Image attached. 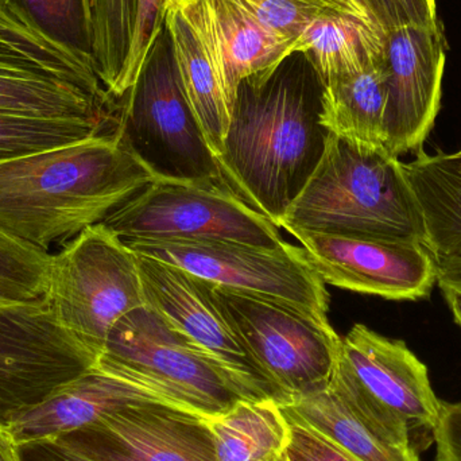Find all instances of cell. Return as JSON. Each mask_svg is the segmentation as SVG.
Segmentation results:
<instances>
[{
  "label": "cell",
  "mask_w": 461,
  "mask_h": 461,
  "mask_svg": "<svg viewBox=\"0 0 461 461\" xmlns=\"http://www.w3.org/2000/svg\"><path fill=\"white\" fill-rule=\"evenodd\" d=\"M118 127L0 161V229L49 252L154 183Z\"/></svg>",
  "instance_id": "cell-1"
},
{
  "label": "cell",
  "mask_w": 461,
  "mask_h": 461,
  "mask_svg": "<svg viewBox=\"0 0 461 461\" xmlns=\"http://www.w3.org/2000/svg\"><path fill=\"white\" fill-rule=\"evenodd\" d=\"M321 89L279 70L267 83L239 86L216 164L221 183L276 226L324 156Z\"/></svg>",
  "instance_id": "cell-2"
},
{
  "label": "cell",
  "mask_w": 461,
  "mask_h": 461,
  "mask_svg": "<svg viewBox=\"0 0 461 461\" xmlns=\"http://www.w3.org/2000/svg\"><path fill=\"white\" fill-rule=\"evenodd\" d=\"M279 229L411 241L425 226L405 167L384 148L330 134L324 156Z\"/></svg>",
  "instance_id": "cell-3"
},
{
  "label": "cell",
  "mask_w": 461,
  "mask_h": 461,
  "mask_svg": "<svg viewBox=\"0 0 461 461\" xmlns=\"http://www.w3.org/2000/svg\"><path fill=\"white\" fill-rule=\"evenodd\" d=\"M121 110L92 56L51 40L14 0H0V111L118 121Z\"/></svg>",
  "instance_id": "cell-4"
},
{
  "label": "cell",
  "mask_w": 461,
  "mask_h": 461,
  "mask_svg": "<svg viewBox=\"0 0 461 461\" xmlns=\"http://www.w3.org/2000/svg\"><path fill=\"white\" fill-rule=\"evenodd\" d=\"M46 298L59 321L97 357L122 317L146 305L140 255L104 223L50 254Z\"/></svg>",
  "instance_id": "cell-5"
},
{
  "label": "cell",
  "mask_w": 461,
  "mask_h": 461,
  "mask_svg": "<svg viewBox=\"0 0 461 461\" xmlns=\"http://www.w3.org/2000/svg\"><path fill=\"white\" fill-rule=\"evenodd\" d=\"M113 373L204 419L244 400L229 375L148 305L122 317L97 357Z\"/></svg>",
  "instance_id": "cell-6"
},
{
  "label": "cell",
  "mask_w": 461,
  "mask_h": 461,
  "mask_svg": "<svg viewBox=\"0 0 461 461\" xmlns=\"http://www.w3.org/2000/svg\"><path fill=\"white\" fill-rule=\"evenodd\" d=\"M119 134L156 181L221 183L210 143L186 100L164 32L122 100Z\"/></svg>",
  "instance_id": "cell-7"
},
{
  "label": "cell",
  "mask_w": 461,
  "mask_h": 461,
  "mask_svg": "<svg viewBox=\"0 0 461 461\" xmlns=\"http://www.w3.org/2000/svg\"><path fill=\"white\" fill-rule=\"evenodd\" d=\"M330 386L368 416L419 449L435 441L443 402L433 392L427 366L402 340L363 324L341 338Z\"/></svg>",
  "instance_id": "cell-8"
},
{
  "label": "cell",
  "mask_w": 461,
  "mask_h": 461,
  "mask_svg": "<svg viewBox=\"0 0 461 461\" xmlns=\"http://www.w3.org/2000/svg\"><path fill=\"white\" fill-rule=\"evenodd\" d=\"M132 251L170 263L249 297L292 306L330 322L327 286L311 267L303 247L279 249L224 240H123Z\"/></svg>",
  "instance_id": "cell-9"
},
{
  "label": "cell",
  "mask_w": 461,
  "mask_h": 461,
  "mask_svg": "<svg viewBox=\"0 0 461 461\" xmlns=\"http://www.w3.org/2000/svg\"><path fill=\"white\" fill-rule=\"evenodd\" d=\"M123 240H224L279 249L270 219L223 183L154 181L103 221Z\"/></svg>",
  "instance_id": "cell-10"
},
{
  "label": "cell",
  "mask_w": 461,
  "mask_h": 461,
  "mask_svg": "<svg viewBox=\"0 0 461 461\" xmlns=\"http://www.w3.org/2000/svg\"><path fill=\"white\" fill-rule=\"evenodd\" d=\"M215 287L249 354L278 392L281 406L330 387L341 351V338L330 322Z\"/></svg>",
  "instance_id": "cell-11"
},
{
  "label": "cell",
  "mask_w": 461,
  "mask_h": 461,
  "mask_svg": "<svg viewBox=\"0 0 461 461\" xmlns=\"http://www.w3.org/2000/svg\"><path fill=\"white\" fill-rule=\"evenodd\" d=\"M97 357L59 321L45 295L0 300V425L88 370Z\"/></svg>",
  "instance_id": "cell-12"
},
{
  "label": "cell",
  "mask_w": 461,
  "mask_h": 461,
  "mask_svg": "<svg viewBox=\"0 0 461 461\" xmlns=\"http://www.w3.org/2000/svg\"><path fill=\"white\" fill-rule=\"evenodd\" d=\"M140 273L146 305L221 366L244 400H276L281 405L276 387L233 327L215 285L146 255H140Z\"/></svg>",
  "instance_id": "cell-13"
},
{
  "label": "cell",
  "mask_w": 461,
  "mask_h": 461,
  "mask_svg": "<svg viewBox=\"0 0 461 461\" xmlns=\"http://www.w3.org/2000/svg\"><path fill=\"white\" fill-rule=\"evenodd\" d=\"M311 267L325 285L386 300H420L438 282V263L421 243L298 230Z\"/></svg>",
  "instance_id": "cell-14"
},
{
  "label": "cell",
  "mask_w": 461,
  "mask_h": 461,
  "mask_svg": "<svg viewBox=\"0 0 461 461\" xmlns=\"http://www.w3.org/2000/svg\"><path fill=\"white\" fill-rule=\"evenodd\" d=\"M446 62L443 24L405 23L387 32L384 148L393 156L419 150L432 131Z\"/></svg>",
  "instance_id": "cell-15"
},
{
  "label": "cell",
  "mask_w": 461,
  "mask_h": 461,
  "mask_svg": "<svg viewBox=\"0 0 461 461\" xmlns=\"http://www.w3.org/2000/svg\"><path fill=\"white\" fill-rule=\"evenodd\" d=\"M59 438L100 461H218L207 419L164 403L129 405Z\"/></svg>",
  "instance_id": "cell-16"
},
{
  "label": "cell",
  "mask_w": 461,
  "mask_h": 461,
  "mask_svg": "<svg viewBox=\"0 0 461 461\" xmlns=\"http://www.w3.org/2000/svg\"><path fill=\"white\" fill-rule=\"evenodd\" d=\"M165 32L184 94L216 159L229 130L233 97L212 3L199 0L167 11Z\"/></svg>",
  "instance_id": "cell-17"
},
{
  "label": "cell",
  "mask_w": 461,
  "mask_h": 461,
  "mask_svg": "<svg viewBox=\"0 0 461 461\" xmlns=\"http://www.w3.org/2000/svg\"><path fill=\"white\" fill-rule=\"evenodd\" d=\"M150 402L170 405L156 393L118 375L96 360L45 400L14 416L5 427L19 446L62 438L119 409Z\"/></svg>",
  "instance_id": "cell-18"
},
{
  "label": "cell",
  "mask_w": 461,
  "mask_h": 461,
  "mask_svg": "<svg viewBox=\"0 0 461 461\" xmlns=\"http://www.w3.org/2000/svg\"><path fill=\"white\" fill-rule=\"evenodd\" d=\"M359 461H420L408 440L379 424L332 386L282 406Z\"/></svg>",
  "instance_id": "cell-19"
},
{
  "label": "cell",
  "mask_w": 461,
  "mask_h": 461,
  "mask_svg": "<svg viewBox=\"0 0 461 461\" xmlns=\"http://www.w3.org/2000/svg\"><path fill=\"white\" fill-rule=\"evenodd\" d=\"M403 167L424 219L425 247L436 262L461 263V149L421 151Z\"/></svg>",
  "instance_id": "cell-20"
},
{
  "label": "cell",
  "mask_w": 461,
  "mask_h": 461,
  "mask_svg": "<svg viewBox=\"0 0 461 461\" xmlns=\"http://www.w3.org/2000/svg\"><path fill=\"white\" fill-rule=\"evenodd\" d=\"M386 30L376 22L322 13L301 32L292 51L306 56L314 75L324 84L386 61Z\"/></svg>",
  "instance_id": "cell-21"
},
{
  "label": "cell",
  "mask_w": 461,
  "mask_h": 461,
  "mask_svg": "<svg viewBox=\"0 0 461 461\" xmlns=\"http://www.w3.org/2000/svg\"><path fill=\"white\" fill-rule=\"evenodd\" d=\"M321 86L320 123L330 134L373 148H384L386 61L362 72L330 78Z\"/></svg>",
  "instance_id": "cell-22"
},
{
  "label": "cell",
  "mask_w": 461,
  "mask_h": 461,
  "mask_svg": "<svg viewBox=\"0 0 461 461\" xmlns=\"http://www.w3.org/2000/svg\"><path fill=\"white\" fill-rule=\"evenodd\" d=\"M221 45L233 103L243 81L265 84L292 56L294 40L260 26L229 0H211Z\"/></svg>",
  "instance_id": "cell-23"
},
{
  "label": "cell",
  "mask_w": 461,
  "mask_h": 461,
  "mask_svg": "<svg viewBox=\"0 0 461 461\" xmlns=\"http://www.w3.org/2000/svg\"><path fill=\"white\" fill-rule=\"evenodd\" d=\"M207 424L218 461H263L285 452L289 440V421L276 400L238 401Z\"/></svg>",
  "instance_id": "cell-24"
},
{
  "label": "cell",
  "mask_w": 461,
  "mask_h": 461,
  "mask_svg": "<svg viewBox=\"0 0 461 461\" xmlns=\"http://www.w3.org/2000/svg\"><path fill=\"white\" fill-rule=\"evenodd\" d=\"M138 0H86L91 54L103 86L124 99V68L131 48Z\"/></svg>",
  "instance_id": "cell-25"
},
{
  "label": "cell",
  "mask_w": 461,
  "mask_h": 461,
  "mask_svg": "<svg viewBox=\"0 0 461 461\" xmlns=\"http://www.w3.org/2000/svg\"><path fill=\"white\" fill-rule=\"evenodd\" d=\"M119 119L50 118L0 111V161L59 148L100 132L111 131L119 126Z\"/></svg>",
  "instance_id": "cell-26"
},
{
  "label": "cell",
  "mask_w": 461,
  "mask_h": 461,
  "mask_svg": "<svg viewBox=\"0 0 461 461\" xmlns=\"http://www.w3.org/2000/svg\"><path fill=\"white\" fill-rule=\"evenodd\" d=\"M50 254L0 229V300L42 297L48 286Z\"/></svg>",
  "instance_id": "cell-27"
},
{
  "label": "cell",
  "mask_w": 461,
  "mask_h": 461,
  "mask_svg": "<svg viewBox=\"0 0 461 461\" xmlns=\"http://www.w3.org/2000/svg\"><path fill=\"white\" fill-rule=\"evenodd\" d=\"M14 2L51 40L78 53L92 56L86 0H14Z\"/></svg>",
  "instance_id": "cell-28"
},
{
  "label": "cell",
  "mask_w": 461,
  "mask_h": 461,
  "mask_svg": "<svg viewBox=\"0 0 461 461\" xmlns=\"http://www.w3.org/2000/svg\"><path fill=\"white\" fill-rule=\"evenodd\" d=\"M247 16L271 32L297 40L320 14L327 13L303 0H229Z\"/></svg>",
  "instance_id": "cell-29"
},
{
  "label": "cell",
  "mask_w": 461,
  "mask_h": 461,
  "mask_svg": "<svg viewBox=\"0 0 461 461\" xmlns=\"http://www.w3.org/2000/svg\"><path fill=\"white\" fill-rule=\"evenodd\" d=\"M164 32V0H138L134 35L124 68L126 96L140 80Z\"/></svg>",
  "instance_id": "cell-30"
},
{
  "label": "cell",
  "mask_w": 461,
  "mask_h": 461,
  "mask_svg": "<svg viewBox=\"0 0 461 461\" xmlns=\"http://www.w3.org/2000/svg\"><path fill=\"white\" fill-rule=\"evenodd\" d=\"M284 409V408H282ZM286 414L289 421V440L285 454L289 461H359L341 448L335 441L322 435L311 425Z\"/></svg>",
  "instance_id": "cell-31"
},
{
  "label": "cell",
  "mask_w": 461,
  "mask_h": 461,
  "mask_svg": "<svg viewBox=\"0 0 461 461\" xmlns=\"http://www.w3.org/2000/svg\"><path fill=\"white\" fill-rule=\"evenodd\" d=\"M436 461H461V402H443L435 430Z\"/></svg>",
  "instance_id": "cell-32"
},
{
  "label": "cell",
  "mask_w": 461,
  "mask_h": 461,
  "mask_svg": "<svg viewBox=\"0 0 461 461\" xmlns=\"http://www.w3.org/2000/svg\"><path fill=\"white\" fill-rule=\"evenodd\" d=\"M21 461H100L62 438H45L19 444Z\"/></svg>",
  "instance_id": "cell-33"
},
{
  "label": "cell",
  "mask_w": 461,
  "mask_h": 461,
  "mask_svg": "<svg viewBox=\"0 0 461 461\" xmlns=\"http://www.w3.org/2000/svg\"><path fill=\"white\" fill-rule=\"evenodd\" d=\"M408 23L436 26L441 21L438 14L436 0H397Z\"/></svg>",
  "instance_id": "cell-34"
},
{
  "label": "cell",
  "mask_w": 461,
  "mask_h": 461,
  "mask_svg": "<svg viewBox=\"0 0 461 461\" xmlns=\"http://www.w3.org/2000/svg\"><path fill=\"white\" fill-rule=\"evenodd\" d=\"M376 21L386 30L392 32L401 24L408 23L397 0H363Z\"/></svg>",
  "instance_id": "cell-35"
},
{
  "label": "cell",
  "mask_w": 461,
  "mask_h": 461,
  "mask_svg": "<svg viewBox=\"0 0 461 461\" xmlns=\"http://www.w3.org/2000/svg\"><path fill=\"white\" fill-rule=\"evenodd\" d=\"M303 2L316 5L327 13L346 14V15L355 16V18L379 23L363 0H303Z\"/></svg>",
  "instance_id": "cell-36"
},
{
  "label": "cell",
  "mask_w": 461,
  "mask_h": 461,
  "mask_svg": "<svg viewBox=\"0 0 461 461\" xmlns=\"http://www.w3.org/2000/svg\"><path fill=\"white\" fill-rule=\"evenodd\" d=\"M438 263V285L461 289V263L436 262Z\"/></svg>",
  "instance_id": "cell-37"
},
{
  "label": "cell",
  "mask_w": 461,
  "mask_h": 461,
  "mask_svg": "<svg viewBox=\"0 0 461 461\" xmlns=\"http://www.w3.org/2000/svg\"><path fill=\"white\" fill-rule=\"evenodd\" d=\"M0 461H21L18 444L5 425H0Z\"/></svg>",
  "instance_id": "cell-38"
},
{
  "label": "cell",
  "mask_w": 461,
  "mask_h": 461,
  "mask_svg": "<svg viewBox=\"0 0 461 461\" xmlns=\"http://www.w3.org/2000/svg\"><path fill=\"white\" fill-rule=\"evenodd\" d=\"M440 287L444 295H446L447 303H448L452 313H454L455 320L461 327V289L447 286V285H440Z\"/></svg>",
  "instance_id": "cell-39"
},
{
  "label": "cell",
  "mask_w": 461,
  "mask_h": 461,
  "mask_svg": "<svg viewBox=\"0 0 461 461\" xmlns=\"http://www.w3.org/2000/svg\"><path fill=\"white\" fill-rule=\"evenodd\" d=\"M199 0H164V13L165 18H167V13L173 8H184L188 5H194Z\"/></svg>",
  "instance_id": "cell-40"
},
{
  "label": "cell",
  "mask_w": 461,
  "mask_h": 461,
  "mask_svg": "<svg viewBox=\"0 0 461 461\" xmlns=\"http://www.w3.org/2000/svg\"><path fill=\"white\" fill-rule=\"evenodd\" d=\"M263 461H289V460H287L286 454H285V452H282V454L274 455V456L268 457V459H266Z\"/></svg>",
  "instance_id": "cell-41"
},
{
  "label": "cell",
  "mask_w": 461,
  "mask_h": 461,
  "mask_svg": "<svg viewBox=\"0 0 461 461\" xmlns=\"http://www.w3.org/2000/svg\"></svg>",
  "instance_id": "cell-42"
}]
</instances>
